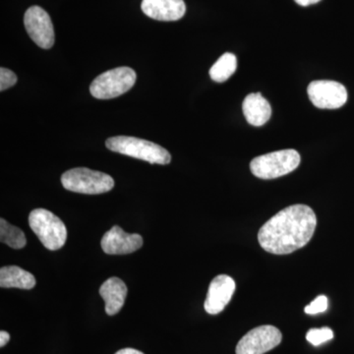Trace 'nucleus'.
Masks as SVG:
<instances>
[{"mask_svg":"<svg viewBox=\"0 0 354 354\" xmlns=\"http://www.w3.org/2000/svg\"><path fill=\"white\" fill-rule=\"evenodd\" d=\"M101 245L109 255H124L135 252L143 246L141 235L127 234L118 225H114L102 236Z\"/></svg>","mask_w":354,"mask_h":354,"instance_id":"9d476101","label":"nucleus"},{"mask_svg":"<svg viewBox=\"0 0 354 354\" xmlns=\"http://www.w3.org/2000/svg\"><path fill=\"white\" fill-rule=\"evenodd\" d=\"M10 339V335H9L8 333L6 332V330H1L0 332V346L3 348L4 346L9 342Z\"/></svg>","mask_w":354,"mask_h":354,"instance_id":"412c9836","label":"nucleus"},{"mask_svg":"<svg viewBox=\"0 0 354 354\" xmlns=\"http://www.w3.org/2000/svg\"><path fill=\"white\" fill-rule=\"evenodd\" d=\"M36 286V279L31 272L17 266H8L0 269V286L3 288L32 290Z\"/></svg>","mask_w":354,"mask_h":354,"instance_id":"2eb2a0df","label":"nucleus"},{"mask_svg":"<svg viewBox=\"0 0 354 354\" xmlns=\"http://www.w3.org/2000/svg\"><path fill=\"white\" fill-rule=\"evenodd\" d=\"M141 8L148 17L165 22L181 19L186 12L183 0H143Z\"/></svg>","mask_w":354,"mask_h":354,"instance_id":"f8f14e48","label":"nucleus"},{"mask_svg":"<svg viewBox=\"0 0 354 354\" xmlns=\"http://www.w3.org/2000/svg\"><path fill=\"white\" fill-rule=\"evenodd\" d=\"M24 24L28 34L39 48L44 50L53 48L55 30L50 15L41 7H30L25 13Z\"/></svg>","mask_w":354,"mask_h":354,"instance_id":"1a4fd4ad","label":"nucleus"},{"mask_svg":"<svg viewBox=\"0 0 354 354\" xmlns=\"http://www.w3.org/2000/svg\"><path fill=\"white\" fill-rule=\"evenodd\" d=\"M247 122L253 127H262L271 118L272 108L260 93L249 94L242 104Z\"/></svg>","mask_w":354,"mask_h":354,"instance_id":"ddd939ff","label":"nucleus"},{"mask_svg":"<svg viewBox=\"0 0 354 354\" xmlns=\"http://www.w3.org/2000/svg\"><path fill=\"white\" fill-rule=\"evenodd\" d=\"M299 164V153L293 149H286L253 158L250 169L258 178L274 179L295 171Z\"/></svg>","mask_w":354,"mask_h":354,"instance_id":"20e7f679","label":"nucleus"},{"mask_svg":"<svg viewBox=\"0 0 354 354\" xmlns=\"http://www.w3.org/2000/svg\"><path fill=\"white\" fill-rule=\"evenodd\" d=\"M283 335L278 328L260 326L247 333L236 346V354H264L278 346Z\"/></svg>","mask_w":354,"mask_h":354,"instance_id":"0eeeda50","label":"nucleus"},{"mask_svg":"<svg viewBox=\"0 0 354 354\" xmlns=\"http://www.w3.org/2000/svg\"><path fill=\"white\" fill-rule=\"evenodd\" d=\"M235 290V281L227 274H220L209 283L205 310L211 315L220 314L230 304Z\"/></svg>","mask_w":354,"mask_h":354,"instance_id":"9b49d317","label":"nucleus"},{"mask_svg":"<svg viewBox=\"0 0 354 354\" xmlns=\"http://www.w3.org/2000/svg\"><path fill=\"white\" fill-rule=\"evenodd\" d=\"M62 183L66 190L90 195L109 192L114 187L113 177L86 167H77L64 172Z\"/></svg>","mask_w":354,"mask_h":354,"instance_id":"39448f33","label":"nucleus"},{"mask_svg":"<svg viewBox=\"0 0 354 354\" xmlns=\"http://www.w3.org/2000/svg\"><path fill=\"white\" fill-rule=\"evenodd\" d=\"M0 241L13 249L23 248L27 244L24 232L7 223L4 218L0 220Z\"/></svg>","mask_w":354,"mask_h":354,"instance_id":"f3484780","label":"nucleus"},{"mask_svg":"<svg viewBox=\"0 0 354 354\" xmlns=\"http://www.w3.org/2000/svg\"><path fill=\"white\" fill-rule=\"evenodd\" d=\"M334 337V332L330 328H321V329H311L306 335V339L314 346H319L325 342L330 341Z\"/></svg>","mask_w":354,"mask_h":354,"instance_id":"a211bd4d","label":"nucleus"},{"mask_svg":"<svg viewBox=\"0 0 354 354\" xmlns=\"http://www.w3.org/2000/svg\"><path fill=\"white\" fill-rule=\"evenodd\" d=\"M100 295L106 302V312L109 316L115 315L124 305L127 295V286L120 279H109L100 288Z\"/></svg>","mask_w":354,"mask_h":354,"instance_id":"4468645a","label":"nucleus"},{"mask_svg":"<svg viewBox=\"0 0 354 354\" xmlns=\"http://www.w3.org/2000/svg\"><path fill=\"white\" fill-rule=\"evenodd\" d=\"M297 4H299L300 6H312V4L318 3L321 0H295Z\"/></svg>","mask_w":354,"mask_h":354,"instance_id":"4be33fe9","label":"nucleus"},{"mask_svg":"<svg viewBox=\"0 0 354 354\" xmlns=\"http://www.w3.org/2000/svg\"><path fill=\"white\" fill-rule=\"evenodd\" d=\"M29 225L32 232L46 249L58 250L67 239V228L64 221L46 209H36L29 216Z\"/></svg>","mask_w":354,"mask_h":354,"instance_id":"7ed1b4c3","label":"nucleus"},{"mask_svg":"<svg viewBox=\"0 0 354 354\" xmlns=\"http://www.w3.org/2000/svg\"><path fill=\"white\" fill-rule=\"evenodd\" d=\"M17 76L14 72L7 68L2 67L0 69V91L7 90V88L13 87L16 83H17Z\"/></svg>","mask_w":354,"mask_h":354,"instance_id":"aec40b11","label":"nucleus"},{"mask_svg":"<svg viewBox=\"0 0 354 354\" xmlns=\"http://www.w3.org/2000/svg\"><path fill=\"white\" fill-rule=\"evenodd\" d=\"M106 146L113 152L139 158L153 165H167L171 160V153L162 146L136 137H111L106 140Z\"/></svg>","mask_w":354,"mask_h":354,"instance_id":"f03ea898","label":"nucleus"},{"mask_svg":"<svg viewBox=\"0 0 354 354\" xmlns=\"http://www.w3.org/2000/svg\"><path fill=\"white\" fill-rule=\"evenodd\" d=\"M307 93L310 101L318 109H339L348 101L346 87L335 81H314L309 84Z\"/></svg>","mask_w":354,"mask_h":354,"instance_id":"6e6552de","label":"nucleus"},{"mask_svg":"<svg viewBox=\"0 0 354 354\" xmlns=\"http://www.w3.org/2000/svg\"><path fill=\"white\" fill-rule=\"evenodd\" d=\"M317 225L313 209L297 204L281 209L261 227L258 241L267 252L286 255L301 249L312 237Z\"/></svg>","mask_w":354,"mask_h":354,"instance_id":"f257e3e1","label":"nucleus"},{"mask_svg":"<svg viewBox=\"0 0 354 354\" xmlns=\"http://www.w3.org/2000/svg\"><path fill=\"white\" fill-rule=\"evenodd\" d=\"M136 72L129 67L109 70L93 81L90 92L99 100H109L125 94L136 82Z\"/></svg>","mask_w":354,"mask_h":354,"instance_id":"423d86ee","label":"nucleus"},{"mask_svg":"<svg viewBox=\"0 0 354 354\" xmlns=\"http://www.w3.org/2000/svg\"><path fill=\"white\" fill-rule=\"evenodd\" d=\"M328 309V298L325 295H319L315 300L305 307V313L309 315H316V314L323 313Z\"/></svg>","mask_w":354,"mask_h":354,"instance_id":"6ab92c4d","label":"nucleus"},{"mask_svg":"<svg viewBox=\"0 0 354 354\" xmlns=\"http://www.w3.org/2000/svg\"><path fill=\"white\" fill-rule=\"evenodd\" d=\"M236 67L237 59L234 53H223L209 69V76L215 82L223 83L234 75Z\"/></svg>","mask_w":354,"mask_h":354,"instance_id":"dca6fc26","label":"nucleus"},{"mask_svg":"<svg viewBox=\"0 0 354 354\" xmlns=\"http://www.w3.org/2000/svg\"><path fill=\"white\" fill-rule=\"evenodd\" d=\"M115 354H144L141 351H137L134 348H123L121 351H118Z\"/></svg>","mask_w":354,"mask_h":354,"instance_id":"5701e85b","label":"nucleus"}]
</instances>
